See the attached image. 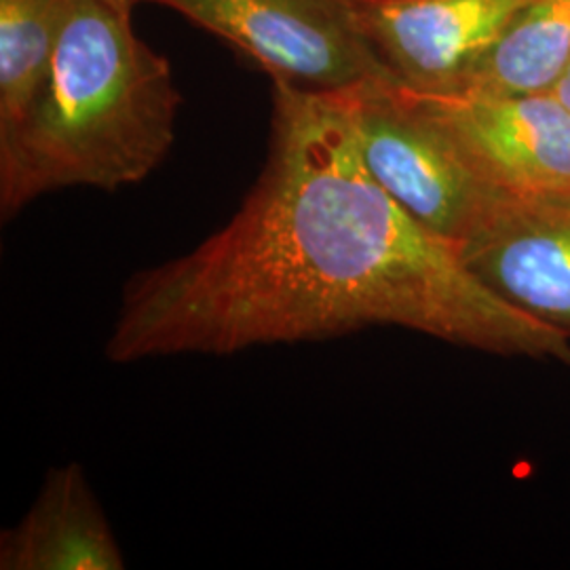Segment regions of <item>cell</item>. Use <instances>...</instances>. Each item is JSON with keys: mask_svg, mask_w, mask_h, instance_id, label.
<instances>
[{"mask_svg": "<svg viewBox=\"0 0 570 570\" xmlns=\"http://www.w3.org/2000/svg\"><path fill=\"white\" fill-rule=\"evenodd\" d=\"M370 326L570 366V334L494 294L372 178L346 89L273 81L258 180L195 249L131 275L106 360L233 355Z\"/></svg>", "mask_w": 570, "mask_h": 570, "instance_id": "cell-1", "label": "cell"}, {"mask_svg": "<svg viewBox=\"0 0 570 570\" xmlns=\"http://www.w3.org/2000/svg\"><path fill=\"white\" fill-rule=\"evenodd\" d=\"M117 0H68L41 87L0 136V216L11 220L47 193L142 183L176 140L180 91L169 61Z\"/></svg>", "mask_w": 570, "mask_h": 570, "instance_id": "cell-2", "label": "cell"}, {"mask_svg": "<svg viewBox=\"0 0 570 570\" xmlns=\"http://www.w3.org/2000/svg\"><path fill=\"white\" fill-rule=\"evenodd\" d=\"M367 171L407 214L459 245L497 186L469 164L449 129L397 81L346 89Z\"/></svg>", "mask_w": 570, "mask_h": 570, "instance_id": "cell-3", "label": "cell"}, {"mask_svg": "<svg viewBox=\"0 0 570 570\" xmlns=\"http://www.w3.org/2000/svg\"><path fill=\"white\" fill-rule=\"evenodd\" d=\"M233 42L273 81L345 91L397 81L360 30L353 0H150ZM400 82V81H397Z\"/></svg>", "mask_w": 570, "mask_h": 570, "instance_id": "cell-4", "label": "cell"}, {"mask_svg": "<svg viewBox=\"0 0 570 570\" xmlns=\"http://www.w3.org/2000/svg\"><path fill=\"white\" fill-rule=\"evenodd\" d=\"M456 247L494 294L570 334V188H494Z\"/></svg>", "mask_w": 570, "mask_h": 570, "instance_id": "cell-5", "label": "cell"}, {"mask_svg": "<svg viewBox=\"0 0 570 570\" xmlns=\"http://www.w3.org/2000/svg\"><path fill=\"white\" fill-rule=\"evenodd\" d=\"M529 0H353L376 56L407 89L454 94Z\"/></svg>", "mask_w": 570, "mask_h": 570, "instance_id": "cell-6", "label": "cell"}, {"mask_svg": "<svg viewBox=\"0 0 570 570\" xmlns=\"http://www.w3.org/2000/svg\"><path fill=\"white\" fill-rule=\"evenodd\" d=\"M414 94L487 183L508 190L570 188V112L551 91Z\"/></svg>", "mask_w": 570, "mask_h": 570, "instance_id": "cell-7", "label": "cell"}, {"mask_svg": "<svg viewBox=\"0 0 570 570\" xmlns=\"http://www.w3.org/2000/svg\"><path fill=\"white\" fill-rule=\"evenodd\" d=\"M127 560L85 469L45 475L32 508L0 532V570H122Z\"/></svg>", "mask_w": 570, "mask_h": 570, "instance_id": "cell-8", "label": "cell"}, {"mask_svg": "<svg viewBox=\"0 0 570 570\" xmlns=\"http://www.w3.org/2000/svg\"><path fill=\"white\" fill-rule=\"evenodd\" d=\"M570 63V0H529L454 94H546Z\"/></svg>", "mask_w": 570, "mask_h": 570, "instance_id": "cell-9", "label": "cell"}, {"mask_svg": "<svg viewBox=\"0 0 570 570\" xmlns=\"http://www.w3.org/2000/svg\"><path fill=\"white\" fill-rule=\"evenodd\" d=\"M68 0H0V136L23 119L47 75Z\"/></svg>", "mask_w": 570, "mask_h": 570, "instance_id": "cell-10", "label": "cell"}, {"mask_svg": "<svg viewBox=\"0 0 570 570\" xmlns=\"http://www.w3.org/2000/svg\"><path fill=\"white\" fill-rule=\"evenodd\" d=\"M551 94H553V96H556L560 102L564 104V106L569 108L570 112V63L569 68L562 72V77H560L558 82L553 85Z\"/></svg>", "mask_w": 570, "mask_h": 570, "instance_id": "cell-11", "label": "cell"}, {"mask_svg": "<svg viewBox=\"0 0 570 570\" xmlns=\"http://www.w3.org/2000/svg\"><path fill=\"white\" fill-rule=\"evenodd\" d=\"M117 2H121V4H127V7H134L136 2H140V0H117Z\"/></svg>", "mask_w": 570, "mask_h": 570, "instance_id": "cell-12", "label": "cell"}]
</instances>
